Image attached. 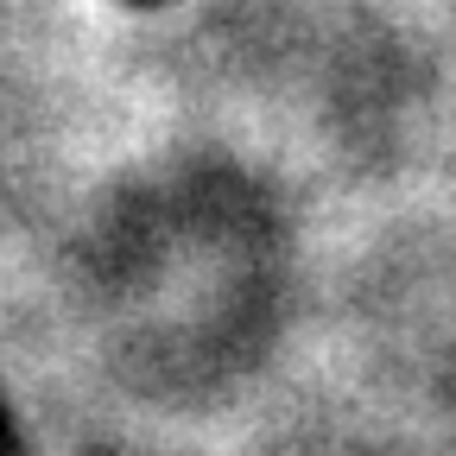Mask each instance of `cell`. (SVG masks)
Segmentation results:
<instances>
[{
	"mask_svg": "<svg viewBox=\"0 0 456 456\" xmlns=\"http://www.w3.org/2000/svg\"><path fill=\"white\" fill-rule=\"evenodd\" d=\"M127 7H152V0H127Z\"/></svg>",
	"mask_w": 456,
	"mask_h": 456,
	"instance_id": "cell-1",
	"label": "cell"
}]
</instances>
